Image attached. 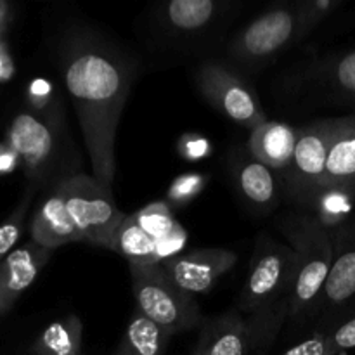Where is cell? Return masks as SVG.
Returning <instances> with one entry per match:
<instances>
[{
  "label": "cell",
  "instance_id": "obj_1",
  "mask_svg": "<svg viewBox=\"0 0 355 355\" xmlns=\"http://www.w3.org/2000/svg\"><path fill=\"white\" fill-rule=\"evenodd\" d=\"M61 66L92 177L111 187L116 172V130L134 80V66L120 47L89 30H76L66 38Z\"/></svg>",
  "mask_w": 355,
  "mask_h": 355
},
{
  "label": "cell",
  "instance_id": "obj_2",
  "mask_svg": "<svg viewBox=\"0 0 355 355\" xmlns=\"http://www.w3.org/2000/svg\"><path fill=\"white\" fill-rule=\"evenodd\" d=\"M338 6V0H304L272 7L232 38L229 55L243 66L266 64L300 42Z\"/></svg>",
  "mask_w": 355,
  "mask_h": 355
},
{
  "label": "cell",
  "instance_id": "obj_3",
  "mask_svg": "<svg viewBox=\"0 0 355 355\" xmlns=\"http://www.w3.org/2000/svg\"><path fill=\"white\" fill-rule=\"evenodd\" d=\"M279 229L297 255L293 281L286 295L288 318H297L309 312L314 314L331 270V232L307 211L286 215L281 220Z\"/></svg>",
  "mask_w": 355,
  "mask_h": 355
},
{
  "label": "cell",
  "instance_id": "obj_4",
  "mask_svg": "<svg viewBox=\"0 0 355 355\" xmlns=\"http://www.w3.org/2000/svg\"><path fill=\"white\" fill-rule=\"evenodd\" d=\"M7 144L33 182L54 179V186L76 175L68 165V146L62 137V121L51 120L35 111H23L12 118Z\"/></svg>",
  "mask_w": 355,
  "mask_h": 355
},
{
  "label": "cell",
  "instance_id": "obj_5",
  "mask_svg": "<svg viewBox=\"0 0 355 355\" xmlns=\"http://www.w3.org/2000/svg\"><path fill=\"white\" fill-rule=\"evenodd\" d=\"M128 267L139 312L165 329L170 336L200 324L201 312L194 295L177 286L159 263Z\"/></svg>",
  "mask_w": 355,
  "mask_h": 355
},
{
  "label": "cell",
  "instance_id": "obj_6",
  "mask_svg": "<svg viewBox=\"0 0 355 355\" xmlns=\"http://www.w3.org/2000/svg\"><path fill=\"white\" fill-rule=\"evenodd\" d=\"M66 211L82 241L111 250L114 232L127 215L116 207L111 187L87 173H76L58 184Z\"/></svg>",
  "mask_w": 355,
  "mask_h": 355
},
{
  "label": "cell",
  "instance_id": "obj_7",
  "mask_svg": "<svg viewBox=\"0 0 355 355\" xmlns=\"http://www.w3.org/2000/svg\"><path fill=\"white\" fill-rule=\"evenodd\" d=\"M295 266L297 255L290 245L276 241L269 234H259L248 276L239 293V311L253 315L279 302H286Z\"/></svg>",
  "mask_w": 355,
  "mask_h": 355
},
{
  "label": "cell",
  "instance_id": "obj_8",
  "mask_svg": "<svg viewBox=\"0 0 355 355\" xmlns=\"http://www.w3.org/2000/svg\"><path fill=\"white\" fill-rule=\"evenodd\" d=\"M336 118L298 127L297 146L290 166L281 177L283 191L298 207H304L324 187L326 163L335 134Z\"/></svg>",
  "mask_w": 355,
  "mask_h": 355
},
{
  "label": "cell",
  "instance_id": "obj_9",
  "mask_svg": "<svg viewBox=\"0 0 355 355\" xmlns=\"http://www.w3.org/2000/svg\"><path fill=\"white\" fill-rule=\"evenodd\" d=\"M196 85L215 110L250 132L267 121L255 90L229 66L205 62L196 71Z\"/></svg>",
  "mask_w": 355,
  "mask_h": 355
},
{
  "label": "cell",
  "instance_id": "obj_10",
  "mask_svg": "<svg viewBox=\"0 0 355 355\" xmlns=\"http://www.w3.org/2000/svg\"><path fill=\"white\" fill-rule=\"evenodd\" d=\"M331 238V270L314 311L328 329L355 314V211Z\"/></svg>",
  "mask_w": 355,
  "mask_h": 355
},
{
  "label": "cell",
  "instance_id": "obj_11",
  "mask_svg": "<svg viewBox=\"0 0 355 355\" xmlns=\"http://www.w3.org/2000/svg\"><path fill=\"white\" fill-rule=\"evenodd\" d=\"M238 255L227 248H198L159 262L170 279L191 295L208 293L234 267Z\"/></svg>",
  "mask_w": 355,
  "mask_h": 355
},
{
  "label": "cell",
  "instance_id": "obj_12",
  "mask_svg": "<svg viewBox=\"0 0 355 355\" xmlns=\"http://www.w3.org/2000/svg\"><path fill=\"white\" fill-rule=\"evenodd\" d=\"M229 165L236 191L252 210L269 214L277 207L284 193L279 173L253 158L248 151H236Z\"/></svg>",
  "mask_w": 355,
  "mask_h": 355
},
{
  "label": "cell",
  "instance_id": "obj_13",
  "mask_svg": "<svg viewBox=\"0 0 355 355\" xmlns=\"http://www.w3.org/2000/svg\"><path fill=\"white\" fill-rule=\"evenodd\" d=\"M52 255L54 250L44 248L30 239L0 262V315L14 307L17 298L35 283Z\"/></svg>",
  "mask_w": 355,
  "mask_h": 355
},
{
  "label": "cell",
  "instance_id": "obj_14",
  "mask_svg": "<svg viewBox=\"0 0 355 355\" xmlns=\"http://www.w3.org/2000/svg\"><path fill=\"white\" fill-rule=\"evenodd\" d=\"M229 3L220 0H172L156 14L159 28L173 38H196L225 16Z\"/></svg>",
  "mask_w": 355,
  "mask_h": 355
},
{
  "label": "cell",
  "instance_id": "obj_15",
  "mask_svg": "<svg viewBox=\"0 0 355 355\" xmlns=\"http://www.w3.org/2000/svg\"><path fill=\"white\" fill-rule=\"evenodd\" d=\"M193 355H252L248 321L238 311L205 321Z\"/></svg>",
  "mask_w": 355,
  "mask_h": 355
},
{
  "label": "cell",
  "instance_id": "obj_16",
  "mask_svg": "<svg viewBox=\"0 0 355 355\" xmlns=\"http://www.w3.org/2000/svg\"><path fill=\"white\" fill-rule=\"evenodd\" d=\"M28 231H30L31 241L49 250H55L68 243L82 241V236L76 231L66 211L61 191L55 186L45 196L40 207L35 210Z\"/></svg>",
  "mask_w": 355,
  "mask_h": 355
},
{
  "label": "cell",
  "instance_id": "obj_17",
  "mask_svg": "<svg viewBox=\"0 0 355 355\" xmlns=\"http://www.w3.org/2000/svg\"><path fill=\"white\" fill-rule=\"evenodd\" d=\"M298 128L283 121H263L250 132L246 151L283 175L290 166L297 146Z\"/></svg>",
  "mask_w": 355,
  "mask_h": 355
},
{
  "label": "cell",
  "instance_id": "obj_18",
  "mask_svg": "<svg viewBox=\"0 0 355 355\" xmlns=\"http://www.w3.org/2000/svg\"><path fill=\"white\" fill-rule=\"evenodd\" d=\"M324 187L342 191L355 200V113L336 118L326 163Z\"/></svg>",
  "mask_w": 355,
  "mask_h": 355
},
{
  "label": "cell",
  "instance_id": "obj_19",
  "mask_svg": "<svg viewBox=\"0 0 355 355\" xmlns=\"http://www.w3.org/2000/svg\"><path fill=\"white\" fill-rule=\"evenodd\" d=\"M111 252L123 257L128 266H156L163 260L159 243L141 227L134 214L127 215L114 232Z\"/></svg>",
  "mask_w": 355,
  "mask_h": 355
},
{
  "label": "cell",
  "instance_id": "obj_20",
  "mask_svg": "<svg viewBox=\"0 0 355 355\" xmlns=\"http://www.w3.org/2000/svg\"><path fill=\"white\" fill-rule=\"evenodd\" d=\"M170 335L135 309L114 355H163Z\"/></svg>",
  "mask_w": 355,
  "mask_h": 355
},
{
  "label": "cell",
  "instance_id": "obj_21",
  "mask_svg": "<svg viewBox=\"0 0 355 355\" xmlns=\"http://www.w3.org/2000/svg\"><path fill=\"white\" fill-rule=\"evenodd\" d=\"M83 322L75 314L51 322L35 340L33 355H82Z\"/></svg>",
  "mask_w": 355,
  "mask_h": 355
},
{
  "label": "cell",
  "instance_id": "obj_22",
  "mask_svg": "<svg viewBox=\"0 0 355 355\" xmlns=\"http://www.w3.org/2000/svg\"><path fill=\"white\" fill-rule=\"evenodd\" d=\"M134 217L141 224L146 232L153 236L159 243L163 260L166 259L165 250H168V259L172 257L173 250L179 248L180 243L186 241V232L180 227L179 222L175 220L172 214V208L165 201H156V203L148 205L135 211Z\"/></svg>",
  "mask_w": 355,
  "mask_h": 355
},
{
  "label": "cell",
  "instance_id": "obj_23",
  "mask_svg": "<svg viewBox=\"0 0 355 355\" xmlns=\"http://www.w3.org/2000/svg\"><path fill=\"white\" fill-rule=\"evenodd\" d=\"M319 82L345 103H355V49L331 55L318 69Z\"/></svg>",
  "mask_w": 355,
  "mask_h": 355
},
{
  "label": "cell",
  "instance_id": "obj_24",
  "mask_svg": "<svg viewBox=\"0 0 355 355\" xmlns=\"http://www.w3.org/2000/svg\"><path fill=\"white\" fill-rule=\"evenodd\" d=\"M31 193H33V189H28L21 203L16 207V210L0 224V262L10 252L16 250V245L19 243L21 236H23L24 227H26V215L31 203Z\"/></svg>",
  "mask_w": 355,
  "mask_h": 355
},
{
  "label": "cell",
  "instance_id": "obj_25",
  "mask_svg": "<svg viewBox=\"0 0 355 355\" xmlns=\"http://www.w3.org/2000/svg\"><path fill=\"white\" fill-rule=\"evenodd\" d=\"M207 177L200 175V173H187V175L177 177L168 189V205L184 207L193 201V198H196L207 186Z\"/></svg>",
  "mask_w": 355,
  "mask_h": 355
},
{
  "label": "cell",
  "instance_id": "obj_26",
  "mask_svg": "<svg viewBox=\"0 0 355 355\" xmlns=\"http://www.w3.org/2000/svg\"><path fill=\"white\" fill-rule=\"evenodd\" d=\"M326 331H328L329 355H338L355 349V314Z\"/></svg>",
  "mask_w": 355,
  "mask_h": 355
},
{
  "label": "cell",
  "instance_id": "obj_27",
  "mask_svg": "<svg viewBox=\"0 0 355 355\" xmlns=\"http://www.w3.org/2000/svg\"><path fill=\"white\" fill-rule=\"evenodd\" d=\"M281 355H329L328 331L326 329L314 331L309 338L302 340L300 343L284 350Z\"/></svg>",
  "mask_w": 355,
  "mask_h": 355
},
{
  "label": "cell",
  "instance_id": "obj_28",
  "mask_svg": "<svg viewBox=\"0 0 355 355\" xmlns=\"http://www.w3.org/2000/svg\"><path fill=\"white\" fill-rule=\"evenodd\" d=\"M180 151L189 159H200L208 155V141L203 137H198V135L184 137L182 144H180Z\"/></svg>",
  "mask_w": 355,
  "mask_h": 355
},
{
  "label": "cell",
  "instance_id": "obj_29",
  "mask_svg": "<svg viewBox=\"0 0 355 355\" xmlns=\"http://www.w3.org/2000/svg\"><path fill=\"white\" fill-rule=\"evenodd\" d=\"M3 9H6V6H3L2 2H0V30H2V24H3V17H6V14H3Z\"/></svg>",
  "mask_w": 355,
  "mask_h": 355
}]
</instances>
